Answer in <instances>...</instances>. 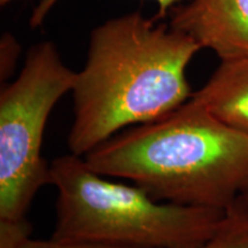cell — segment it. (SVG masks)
<instances>
[{
	"label": "cell",
	"mask_w": 248,
	"mask_h": 248,
	"mask_svg": "<svg viewBox=\"0 0 248 248\" xmlns=\"http://www.w3.org/2000/svg\"><path fill=\"white\" fill-rule=\"evenodd\" d=\"M12 248H126L119 246H110V245L84 243V241H70L60 240L51 238L49 240L32 239L31 235L24 237Z\"/></svg>",
	"instance_id": "cell-10"
},
{
	"label": "cell",
	"mask_w": 248,
	"mask_h": 248,
	"mask_svg": "<svg viewBox=\"0 0 248 248\" xmlns=\"http://www.w3.org/2000/svg\"><path fill=\"white\" fill-rule=\"evenodd\" d=\"M20 43L15 36L4 32L0 38V80L4 84L13 75L21 55Z\"/></svg>",
	"instance_id": "cell-8"
},
{
	"label": "cell",
	"mask_w": 248,
	"mask_h": 248,
	"mask_svg": "<svg viewBox=\"0 0 248 248\" xmlns=\"http://www.w3.org/2000/svg\"><path fill=\"white\" fill-rule=\"evenodd\" d=\"M58 1L59 0H42L38 4V6L35 8L32 15H31V27L36 28L38 27L39 24H42L46 15H47L48 12L51 11V8L53 7ZM153 1L157 5V13L156 16H155V20L159 21L160 18L169 16V14L171 13L177 6L184 4L185 1H188V0H153Z\"/></svg>",
	"instance_id": "cell-9"
},
{
	"label": "cell",
	"mask_w": 248,
	"mask_h": 248,
	"mask_svg": "<svg viewBox=\"0 0 248 248\" xmlns=\"http://www.w3.org/2000/svg\"><path fill=\"white\" fill-rule=\"evenodd\" d=\"M83 157L95 172L130 181L157 201L224 213L248 202V135L193 98Z\"/></svg>",
	"instance_id": "cell-2"
},
{
	"label": "cell",
	"mask_w": 248,
	"mask_h": 248,
	"mask_svg": "<svg viewBox=\"0 0 248 248\" xmlns=\"http://www.w3.org/2000/svg\"><path fill=\"white\" fill-rule=\"evenodd\" d=\"M58 191L52 238L126 248H199L215 233L224 212L163 202L140 186L110 181L84 157L59 156L49 164Z\"/></svg>",
	"instance_id": "cell-3"
},
{
	"label": "cell",
	"mask_w": 248,
	"mask_h": 248,
	"mask_svg": "<svg viewBox=\"0 0 248 248\" xmlns=\"http://www.w3.org/2000/svg\"><path fill=\"white\" fill-rule=\"evenodd\" d=\"M14 1H18V0H0V5L1 6H6L8 4H12Z\"/></svg>",
	"instance_id": "cell-11"
},
{
	"label": "cell",
	"mask_w": 248,
	"mask_h": 248,
	"mask_svg": "<svg viewBox=\"0 0 248 248\" xmlns=\"http://www.w3.org/2000/svg\"><path fill=\"white\" fill-rule=\"evenodd\" d=\"M202 49L190 36L139 12L90 33L74 83L71 154H86L123 130L160 119L192 98L186 69Z\"/></svg>",
	"instance_id": "cell-1"
},
{
	"label": "cell",
	"mask_w": 248,
	"mask_h": 248,
	"mask_svg": "<svg viewBox=\"0 0 248 248\" xmlns=\"http://www.w3.org/2000/svg\"><path fill=\"white\" fill-rule=\"evenodd\" d=\"M199 248H248V202L226 210L215 233Z\"/></svg>",
	"instance_id": "cell-7"
},
{
	"label": "cell",
	"mask_w": 248,
	"mask_h": 248,
	"mask_svg": "<svg viewBox=\"0 0 248 248\" xmlns=\"http://www.w3.org/2000/svg\"><path fill=\"white\" fill-rule=\"evenodd\" d=\"M75 78L57 46L42 42L29 49L16 78L1 89L0 219L27 218L37 192L49 184V164L42 155L45 126Z\"/></svg>",
	"instance_id": "cell-4"
},
{
	"label": "cell",
	"mask_w": 248,
	"mask_h": 248,
	"mask_svg": "<svg viewBox=\"0 0 248 248\" xmlns=\"http://www.w3.org/2000/svg\"><path fill=\"white\" fill-rule=\"evenodd\" d=\"M192 98L223 122L248 135V57L221 61Z\"/></svg>",
	"instance_id": "cell-6"
},
{
	"label": "cell",
	"mask_w": 248,
	"mask_h": 248,
	"mask_svg": "<svg viewBox=\"0 0 248 248\" xmlns=\"http://www.w3.org/2000/svg\"><path fill=\"white\" fill-rule=\"evenodd\" d=\"M169 26L219 61L248 57V0H188L169 14Z\"/></svg>",
	"instance_id": "cell-5"
}]
</instances>
